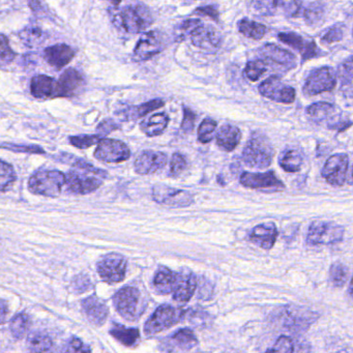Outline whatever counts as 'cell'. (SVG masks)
<instances>
[{
  "label": "cell",
  "instance_id": "46",
  "mask_svg": "<svg viewBox=\"0 0 353 353\" xmlns=\"http://www.w3.org/2000/svg\"><path fill=\"white\" fill-rule=\"evenodd\" d=\"M252 7L261 14H270L281 3V0H251Z\"/></svg>",
  "mask_w": 353,
  "mask_h": 353
},
{
  "label": "cell",
  "instance_id": "33",
  "mask_svg": "<svg viewBox=\"0 0 353 353\" xmlns=\"http://www.w3.org/2000/svg\"><path fill=\"white\" fill-rule=\"evenodd\" d=\"M53 346L51 338L42 332H34L27 339L28 350L32 352H44L50 351Z\"/></svg>",
  "mask_w": 353,
  "mask_h": 353
},
{
  "label": "cell",
  "instance_id": "10",
  "mask_svg": "<svg viewBox=\"0 0 353 353\" xmlns=\"http://www.w3.org/2000/svg\"><path fill=\"white\" fill-rule=\"evenodd\" d=\"M153 199L159 205L172 207H187L194 202L193 195L189 192L165 185H153Z\"/></svg>",
  "mask_w": 353,
  "mask_h": 353
},
{
  "label": "cell",
  "instance_id": "25",
  "mask_svg": "<svg viewBox=\"0 0 353 353\" xmlns=\"http://www.w3.org/2000/svg\"><path fill=\"white\" fill-rule=\"evenodd\" d=\"M82 310L88 322L94 326H100L105 324L108 317L109 310L104 302L96 296H90L82 302Z\"/></svg>",
  "mask_w": 353,
  "mask_h": 353
},
{
  "label": "cell",
  "instance_id": "15",
  "mask_svg": "<svg viewBox=\"0 0 353 353\" xmlns=\"http://www.w3.org/2000/svg\"><path fill=\"white\" fill-rule=\"evenodd\" d=\"M164 48L162 36L158 31H149L142 34L133 52V58L137 62L151 60L160 53Z\"/></svg>",
  "mask_w": 353,
  "mask_h": 353
},
{
  "label": "cell",
  "instance_id": "28",
  "mask_svg": "<svg viewBox=\"0 0 353 353\" xmlns=\"http://www.w3.org/2000/svg\"><path fill=\"white\" fill-rule=\"evenodd\" d=\"M217 144L225 151H232L241 142V132L237 127L225 125L218 132Z\"/></svg>",
  "mask_w": 353,
  "mask_h": 353
},
{
  "label": "cell",
  "instance_id": "41",
  "mask_svg": "<svg viewBox=\"0 0 353 353\" xmlns=\"http://www.w3.org/2000/svg\"><path fill=\"white\" fill-rule=\"evenodd\" d=\"M103 137L101 135H83V136H72L70 137V143L73 146L77 148L84 149L92 146V145L98 144Z\"/></svg>",
  "mask_w": 353,
  "mask_h": 353
},
{
  "label": "cell",
  "instance_id": "60",
  "mask_svg": "<svg viewBox=\"0 0 353 353\" xmlns=\"http://www.w3.org/2000/svg\"><path fill=\"white\" fill-rule=\"evenodd\" d=\"M352 176H353V169H352Z\"/></svg>",
  "mask_w": 353,
  "mask_h": 353
},
{
  "label": "cell",
  "instance_id": "44",
  "mask_svg": "<svg viewBox=\"0 0 353 353\" xmlns=\"http://www.w3.org/2000/svg\"><path fill=\"white\" fill-rule=\"evenodd\" d=\"M187 166V161L185 155L179 153H175L172 155L170 162V176L176 177L185 170Z\"/></svg>",
  "mask_w": 353,
  "mask_h": 353
},
{
  "label": "cell",
  "instance_id": "18",
  "mask_svg": "<svg viewBox=\"0 0 353 353\" xmlns=\"http://www.w3.org/2000/svg\"><path fill=\"white\" fill-rule=\"evenodd\" d=\"M189 40L196 47L205 50H217L221 46L222 38L219 32L211 26L201 22L189 34Z\"/></svg>",
  "mask_w": 353,
  "mask_h": 353
},
{
  "label": "cell",
  "instance_id": "51",
  "mask_svg": "<svg viewBox=\"0 0 353 353\" xmlns=\"http://www.w3.org/2000/svg\"><path fill=\"white\" fill-rule=\"evenodd\" d=\"M196 115L191 109L183 108V120L181 122V130L185 133H191L195 126Z\"/></svg>",
  "mask_w": 353,
  "mask_h": 353
},
{
  "label": "cell",
  "instance_id": "23",
  "mask_svg": "<svg viewBox=\"0 0 353 353\" xmlns=\"http://www.w3.org/2000/svg\"><path fill=\"white\" fill-rule=\"evenodd\" d=\"M197 287V278L189 270H183L177 274L176 285L173 291V300L177 302H187L194 296Z\"/></svg>",
  "mask_w": 353,
  "mask_h": 353
},
{
  "label": "cell",
  "instance_id": "13",
  "mask_svg": "<svg viewBox=\"0 0 353 353\" xmlns=\"http://www.w3.org/2000/svg\"><path fill=\"white\" fill-rule=\"evenodd\" d=\"M92 173L86 170L70 171L66 175V185L68 191L78 195H86L98 189L102 185V181L99 179L100 176L96 177V176H94Z\"/></svg>",
  "mask_w": 353,
  "mask_h": 353
},
{
  "label": "cell",
  "instance_id": "58",
  "mask_svg": "<svg viewBox=\"0 0 353 353\" xmlns=\"http://www.w3.org/2000/svg\"><path fill=\"white\" fill-rule=\"evenodd\" d=\"M349 296H350L351 298L353 300V276L352 279H351L350 286H349Z\"/></svg>",
  "mask_w": 353,
  "mask_h": 353
},
{
  "label": "cell",
  "instance_id": "16",
  "mask_svg": "<svg viewBox=\"0 0 353 353\" xmlns=\"http://www.w3.org/2000/svg\"><path fill=\"white\" fill-rule=\"evenodd\" d=\"M241 183L246 187L267 191H282L285 189L284 183L276 176L272 171L265 173L244 172L241 175Z\"/></svg>",
  "mask_w": 353,
  "mask_h": 353
},
{
  "label": "cell",
  "instance_id": "7",
  "mask_svg": "<svg viewBox=\"0 0 353 353\" xmlns=\"http://www.w3.org/2000/svg\"><path fill=\"white\" fill-rule=\"evenodd\" d=\"M99 274L108 284L120 283L126 277L127 260L120 254H108L98 262Z\"/></svg>",
  "mask_w": 353,
  "mask_h": 353
},
{
  "label": "cell",
  "instance_id": "12",
  "mask_svg": "<svg viewBox=\"0 0 353 353\" xmlns=\"http://www.w3.org/2000/svg\"><path fill=\"white\" fill-rule=\"evenodd\" d=\"M259 92L264 98L283 104H292L296 100V90L283 83L279 77L272 76L259 86Z\"/></svg>",
  "mask_w": 353,
  "mask_h": 353
},
{
  "label": "cell",
  "instance_id": "48",
  "mask_svg": "<svg viewBox=\"0 0 353 353\" xmlns=\"http://www.w3.org/2000/svg\"><path fill=\"white\" fill-rule=\"evenodd\" d=\"M294 346L291 339L288 337L281 336L278 339L274 348L267 349V352H293Z\"/></svg>",
  "mask_w": 353,
  "mask_h": 353
},
{
  "label": "cell",
  "instance_id": "45",
  "mask_svg": "<svg viewBox=\"0 0 353 353\" xmlns=\"http://www.w3.org/2000/svg\"><path fill=\"white\" fill-rule=\"evenodd\" d=\"M0 60H1V66H5L13 62L16 57V53L12 49L9 44V40L5 34H1V46H0Z\"/></svg>",
  "mask_w": 353,
  "mask_h": 353
},
{
  "label": "cell",
  "instance_id": "54",
  "mask_svg": "<svg viewBox=\"0 0 353 353\" xmlns=\"http://www.w3.org/2000/svg\"><path fill=\"white\" fill-rule=\"evenodd\" d=\"M195 14H198V15L207 16V17L211 18V19L215 20V21H218V18H219V13H218V10L215 9V7H213V5L198 8V9H196Z\"/></svg>",
  "mask_w": 353,
  "mask_h": 353
},
{
  "label": "cell",
  "instance_id": "43",
  "mask_svg": "<svg viewBox=\"0 0 353 353\" xmlns=\"http://www.w3.org/2000/svg\"><path fill=\"white\" fill-rule=\"evenodd\" d=\"M200 19H187L179 24L176 28V36L179 41H185L189 40V34H192L196 26L201 23Z\"/></svg>",
  "mask_w": 353,
  "mask_h": 353
},
{
  "label": "cell",
  "instance_id": "24",
  "mask_svg": "<svg viewBox=\"0 0 353 353\" xmlns=\"http://www.w3.org/2000/svg\"><path fill=\"white\" fill-rule=\"evenodd\" d=\"M75 55H76L75 50L66 44L51 46V47L46 48L44 51V57H45L46 62L58 70L70 64Z\"/></svg>",
  "mask_w": 353,
  "mask_h": 353
},
{
  "label": "cell",
  "instance_id": "37",
  "mask_svg": "<svg viewBox=\"0 0 353 353\" xmlns=\"http://www.w3.org/2000/svg\"><path fill=\"white\" fill-rule=\"evenodd\" d=\"M0 179H1L0 181V187H1L3 193L8 191L13 185V183H15L16 179H17L13 166L8 164L5 161L1 162V175H0Z\"/></svg>",
  "mask_w": 353,
  "mask_h": 353
},
{
  "label": "cell",
  "instance_id": "42",
  "mask_svg": "<svg viewBox=\"0 0 353 353\" xmlns=\"http://www.w3.org/2000/svg\"><path fill=\"white\" fill-rule=\"evenodd\" d=\"M324 8L322 3H314L312 5H309L306 10H304V20L309 25H313L319 22V20L324 17Z\"/></svg>",
  "mask_w": 353,
  "mask_h": 353
},
{
  "label": "cell",
  "instance_id": "47",
  "mask_svg": "<svg viewBox=\"0 0 353 353\" xmlns=\"http://www.w3.org/2000/svg\"><path fill=\"white\" fill-rule=\"evenodd\" d=\"M339 74H340L343 84L353 82V56L347 58L343 62L342 66H340V70H339Z\"/></svg>",
  "mask_w": 353,
  "mask_h": 353
},
{
  "label": "cell",
  "instance_id": "26",
  "mask_svg": "<svg viewBox=\"0 0 353 353\" xmlns=\"http://www.w3.org/2000/svg\"><path fill=\"white\" fill-rule=\"evenodd\" d=\"M198 340L196 338L193 330L189 328H183L170 336L168 340L165 341L166 351H187L197 346Z\"/></svg>",
  "mask_w": 353,
  "mask_h": 353
},
{
  "label": "cell",
  "instance_id": "35",
  "mask_svg": "<svg viewBox=\"0 0 353 353\" xmlns=\"http://www.w3.org/2000/svg\"><path fill=\"white\" fill-rule=\"evenodd\" d=\"M28 326H29V318L25 313H20L11 320V324H10L12 336L16 340H21L25 336Z\"/></svg>",
  "mask_w": 353,
  "mask_h": 353
},
{
  "label": "cell",
  "instance_id": "2",
  "mask_svg": "<svg viewBox=\"0 0 353 353\" xmlns=\"http://www.w3.org/2000/svg\"><path fill=\"white\" fill-rule=\"evenodd\" d=\"M66 176L57 170H41L30 176L28 187L36 195L55 198L66 185Z\"/></svg>",
  "mask_w": 353,
  "mask_h": 353
},
{
  "label": "cell",
  "instance_id": "3",
  "mask_svg": "<svg viewBox=\"0 0 353 353\" xmlns=\"http://www.w3.org/2000/svg\"><path fill=\"white\" fill-rule=\"evenodd\" d=\"M149 16L145 14L141 8L129 7L115 10L111 14V20L115 27L120 28L127 34H140L147 24H149Z\"/></svg>",
  "mask_w": 353,
  "mask_h": 353
},
{
  "label": "cell",
  "instance_id": "9",
  "mask_svg": "<svg viewBox=\"0 0 353 353\" xmlns=\"http://www.w3.org/2000/svg\"><path fill=\"white\" fill-rule=\"evenodd\" d=\"M336 88V75L334 70L324 66L311 72L304 82V92L306 96H317L322 92H332Z\"/></svg>",
  "mask_w": 353,
  "mask_h": 353
},
{
  "label": "cell",
  "instance_id": "56",
  "mask_svg": "<svg viewBox=\"0 0 353 353\" xmlns=\"http://www.w3.org/2000/svg\"><path fill=\"white\" fill-rule=\"evenodd\" d=\"M286 10H287L288 15L291 16V17H296V16H298V12H300V1H298V0H291Z\"/></svg>",
  "mask_w": 353,
  "mask_h": 353
},
{
  "label": "cell",
  "instance_id": "29",
  "mask_svg": "<svg viewBox=\"0 0 353 353\" xmlns=\"http://www.w3.org/2000/svg\"><path fill=\"white\" fill-rule=\"evenodd\" d=\"M169 124V117L166 113H157L147 117L140 124V129L146 136L155 137L162 134Z\"/></svg>",
  "mask_w": 353,
  "mask_h": 353
},
{
  "label": "cell",
  "instance_id": "30",
  "mask_svg": "<svg viewBox=\"0 0 353 353\" xmlns=\"http://www.w3.org/2000/svg\"><path fill=\"white\" fill-rule=\"evenodd\" d=\"M177 274L171 272L169 268L161 267L155 272L153 278V287L160 294H169L174 291L176 285Z\"/></svg>",
  "mask_w": 353,
  "mask_h": 353
},
{
  "label": "cell",
  "instance_id": "22",
  "mask_svg": "<svg viewBox=\"0 0 353 353\" xmlns=\"http://www.w3.org/2000/svg\"><path fill=\"white\" fill-rule=\"evenodd\" d=\"M249 237L252 243L261 249L270 250L277 241V226L272 222L260 224L253 228Z\"/></svg>",
  "mask_w": 353,
  "mask_h": 353
},
{
  "label": "cell",
  "instance_id": "38",
  "mask_svg": "<svg viewBox=\"0 0 353 353\" xmlns=\"http://www.w3.org/2000/svg\"><path fill=\"white\" fill-rule=\"evenodd\" d=\"M266 72V62L262 60H253L249 62L245 68V75L248 79L255 82L259 79L260 77Z\"/></svg>",
  "mask_w": 353,
  "mask_h": 353
},
{
  "label": "cell",
  "instance_id": "49",
  "mask_svg": "<svg viewBox=\"0 0 353 353\" xmlns=\"http://www.w3.org/2000/svg\"><path fill=\"white\" fill-rule=\"evenodd\" d=\"M3 148L10 149L15 153H45V151L38 145H16L11 144V143L9 144L3 143Z\"/></svg>",
  "mask_w": 353,
  "mask_h": 353
},
{
  "label": "cell",
  "instance_id": "14",
  "mask_svg": "<svg viewBox=\"0 0 353 353\" xmlns=\"http://www.w3.org/2000/svg\"><path fill=\"white\" fill-rule=\"evenodd\" d=\"M348 164L349 159L345 153L332 155L324 164L322 172V176L330 185L342 187L346 181Z\"/></svg>",
  "mask_w": 353,
  "mask_h": 353
},
{
  "label": "cell",
  "instance_id": "57",
  "mask_svg": "<svg viewBox=\"0 0 353 353\" xmlns=\"http://www.w3.org/2000/svg\"><path fill=\"white\" fill-rule=\"evenodd\" d=\"M1 312H3V314H1V320H3V324H5V315L8 314V309L7 304H5V302H3V304H1Z\"/></svg>",
  "mask_w": 353,
  "mask_h": 353
},
{
  "label": "cell",
  "instance_id": "11",
  "mask_svg": "<svg viewBox=\"0 0 353 353\" xmlns=\"http://www.w3.org/2000/svg\"><path fill=\"white\" fill-rule=\"evenodd\" d=\"M94 157L101 162L122 163L131 157L130 148L126 143L114 139H102L98 143Z\"/></svg>",
  "mask_w": 353,
  "mask_h": 353
},
{
  "label": "cell",
  "instance_id": "21",
  "mask_svg": "<svg viewBox=\"0 0 353 353\" xmlns=\"http://www.w3.org/2000/svg\"><path fill=\"white\" fill-rule=\"evenodd\" d=\"M280 41L290 46L293 49L298 50L302 53V60L317 57L320 55V50L313 41H306L302 36L293 32H281L279 34Z\"/></svg>",
  "mask_w": 353,
  "mask_h": 353
},
{
  "label": "cell",
  "instance_id": "5",
  "mask_svg": "<svg viewBox=\"0 0 353 353\" xmlns=\"http://www.w3.org/2000/svg\"><path fill=\"white\" fill-rule=\"evenodd\" d=\"M344 233V227L338 224L314 221L309 228L306 243L312 246L332 245L342 241Z\"/></svg>",
  "mask_w": 353,
  "mask_h": 353
},
{
  "label": "cell",
  "instance_id": "1",
  "mask_svg": "<svg viewBox=\"0 0 353 353\" xmlns=\"http://www.w3.org/2000/svg\"><path fill=\"white\" fill-rule=\"evenodd\" d=\"M274 158V148L265 135L259 132L252 134L243 151V160L252 168H267Z\"/></svg>",
  "mask_w": 353,
  "mask_h": 353
},
{
  "label": "cell",
  "instance_id": "53",
  "mask_svg": "<svg viewBox=\"0 0 353 353\" xmlns=\"http://www.w3.org/2000/svg\"><path fill=\"white\" fill-rule=\"evenodd\" d=\"M64 351H66V352H90V351H92V348L86 346L80 339L73 338L66 345Z\"/></svg>",
  "mask_w": 353,
  "mask_h": 353
},
{
  "label": "cell",
  "instance_id": "19",
  "mask_svg": "<svg viewBox=\"0 0 353 353\" xmlns=\"http://www.w3.org/2000/svg\"><path fill=\"white\" fill-rule=\"evenodd\" d=\"M166 163V153L153 151H142L135 161V171L141 175L151 174L164 168Z\"/></svg>",
  "mask_w": 353,
  "mask_h": 353
},
{
  "label": "cell",
  "instance_id": "32",
  "mask_svg": "<svg viewBox=\"0 0 353 353\" xmlns=\"http://www.w3.org/2000/svg\"><path fill=\"white\" fill-rule=\"evenodd\" d=\"M239 31L244 36L249 38H253L256 41H259L265 36L266 27L263 24L258 23V22L251 21L249 19H241L237 23Z\"/></svg>",
  "mask_w": 353,
  "mask_h": 353
},
{
  "label": "cell",
  "instance_id": "4",
  "mask_svg": "<svg viewBox=\"0 0 353 353\" xmlns=\"http://www.w3.org/2000/svg\"><path fill=\"white\" fill-rule=\"evenodd\" d=\"M185 311L168 304L159 306L144 326L146 336L153 337L183 320Z\"/></svg>",
  "mask_w": 353,
  "mask_h": 353
},
{
  "label": "cell",
  "instance_id": "6",
  "mask_svg": "<svg viewBox=\"0 0 353 353\" xmlns=\"http://www.w3.org/2000/svg\"><path fill=\"white\" fill-rule=\"evenodd\" d=\"M140 298V291L136 287L127 286L114 294L113 302L117 312L120 313L122 317L134 322L140 316V312H138Z\"/></svg>",
  "mask_w": 353,
  "mask_h": 353
},
{
  "label": "cell",
  "instance_id": "31",
  "mask_svg": "<svg viewBox=\"0 0 353 353\" xmlns=\"http://www.w3.org/2000/svg\"><path fill=\"white\" fill-rule=\"evenodd\" d=\"M110 335L125 346H134L140 338V332L137 328H126L120 324H113Z\"/></svg>",
  "mask_w": 353,
  "mask_h": 353
},
{
  "label": "cell",
  "instance_id": "27",
  "mask_svg": "<svg viewBox=\"0 0 353 353\" xmlns=\"http://www.w3.org/2000/svg\"><path fill=\"white\" fill-rule=\"evenodd\" d=\"M60 94L62 98H70L79 92L84 86V78L81 74L74 68H68L62 75L60 79Z\"/></svg>",
  "mask_w": 353,
  "mask_h": 353
},
{
  "label": "cell",
  "instance_id": "40",
  "mask_svg": "<svg viewBox=\"0 0 353 353\" xmlns=\"http://www.w3.org/2000/svg\"><path fill=\"white\" fill-rule=\"evenodd\" d=\"M215 129H217V122L211 118H205L198 130V140L201 143L211 142L215 136Z\"/></svg>",
  "mask_w": 353,
  "mask_h": 353
},
{
  "label": "cell",
  "instance_id": "55",
  "mask_svg": "<svg viewBox=\"0 0 353 353\" xmlns=\"http://www.w3.org/2000/svg\"><path fill=\"white\" fill-rule=\"evenodd\" d=\"M116 129H118V127L111 120H104V122L99 125L98 127L99 133H101L102 135L108 134V133H111L112 131L116 130Z\"/></svg>",
  "mask_w": 353,
  "mask_h": 353
},
{
  "label": "cell",
  "instance_id": "20",
  "mask_svg": "<svg viewBox=\"0 0 353 353\" xmlns=\"http://www.w3.org/2000/svg\"><path fill=\"white\" fill-rule=\"evenodd\" d=\"M30 92L38 100L62 98L60 82L46 75H38L32 78Z\"/></svg>",
  "mask_w": 353,
  "mask_h": 353
},
{
  "label": "cell",
  "instance_id": "52",
  "mask_svg": "<svg viewBox=\"0 0 353 353\" xmlns=\"http://www.w3.org/2000/svg\"><path fill=\"white\" fill-rule=\"evenodd\" d=\"M343 29L340 26L335 25L334 27L330 28L324 36H322V41L324 43L332 44L336 42H340L343 38Z\"/></svg>",
  "mask_w": 353,
  "mask_h": 353
},
{
  "label": "cell",
  "instance_id": "50",
  "mask_svg": "<svg viewBox=\"0 0 353 353\" xmlns=\"http://www.w3.org/2000/svg\"><path fill=\"white\" fill-rule=\"evenodd\" d=\"M22 40L25 42L26 44H34L36 42L40 41L42 36H43V32L41 29H38V27H29L26 28L23 30V32L20 34Z\"/></svg>",
  "mask_w": 353,
  "mask_h": 353
},
{
  "label": "cell",
  "instance_id": "17",
  "mask_svg": "<svg viewBox=\"0 0 353 353\" xmlns=\"http://www.w3.org/2000/svg\"><path fill=\"white\" fill-rule=\"evenodd\" d=\"M259 54L266 64H272L284 70H291L296 68V56L291 52L274 44H266L263 47L260 48Z\"/></svg>",
  "mask_w": 353,
  "mask_h": 353
},
{
  "label": "cell",
  "instance_id": "39",
  "mask_svg": "<svg viewBox=\"0 0 353 353\" xmlns=\"http://www.w3.org/2000/svg\"><path fill=\"white\" fill-rule=\"evenodd\" d=\"M330 276L335 286L342 287L346 283L347 278H348V270L344 264L336 262L330 267Z\"/></svg>",
  "mask_w": 353,
  "mask_h": 353
},
{
  "label": "cell",
  "instance_id": "8",
  "mask_svg": "<svg viewBox=\"0 0 353 353\" xmlns=\"http://www.w3.org/2000/svg\"><path fill=\"white\" fill-rule=\"evenodd\" d=\"M306 114L313 122L326 124L328 128L338 129L340 132L352 125L350 122L339 120L336 107L330 103L319 102L311 105L306 108Z\"/></svg>",
  "mask_w": 353,
  "mask_h": 353
},
{
  "label": "cell",
  "instance_id": "34",
  "mask_svg": "<svg viewBox=\"0 0 353 353\" xmlns=\"http://www.w3.org/2000/svg\"><path fill=\"white\" fill-rule=\"evenodd\" d=\"M302 155L296 151H286L280 160V166L287 172H298L302 168Z\"/></svg>",
  "mask_w": 353,
  "mask_h": 353
},
{
  "label": "cell",
  "instance_id": "59",
  "mask_svg": "<svg viewBox=\"0 0 353 353\" xmlns=\"http://www.w3.org/2000/svg\"><path fill=\"white\" fill-rule=\"evenodd\" d=\"M111 1H112L115 5H118L120 3H122V0H111Z\"/></svg>",
  "mask_w": 353,
  "mask_h": 353
},
{
  "label": "cell",
  "instance_id": "36",
  "mask_svg": "<svg viewBox=\"0 0 353 353\" xmlns=\"http://www.w3.org/2000/svg\"><path fill=\"white\" fill-rule=\"evenodd\" d=\"M164 105V101L161 100V99L149 101V102L144 103V104L131 108L130 112H129V117H130L131 120H137V118H140V117L145 116L148 113L161 108Z\"/></svg>",
  "mask_w": 353,
  "mask_h": 353
}]
</instances>
